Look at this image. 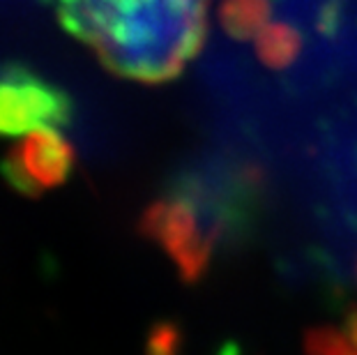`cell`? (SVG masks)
Returning <instances> with one entry per match:
<instances>
[{
  "label": "cell",
  "instance_id": "6da1fadb",
  "mask_svg": "<svg viewBox=\"0 0 357 355\" xmlns=\"http://www.w3.org/2000/svg\"><path fill=\"white\" fill-rule=\"evenodd\" d=\"M56 14L106 70L162 83L201 51L210 0H56Z\"/></svg>",
  "mask_w": 357,
  "mask_h": 355
},
{
  "label": "cell",
  "instance_id": "7a4b0ae2",
  "mask_svg": "<svg viewBox=\"0 0 357 355\" xmlns=\"http://www.w3.org/2000/svg\"><path fill=\"white\" fill-rule=\"evenodd\" d=\"M249 196L233 199L222 185H199V178H187L143 213L141 231L176 263L185 282H199L229 233L242 224L238 210L252 206V201L238 203V199Z\"/></svg>",
  "mask_w": 357,
  "mask_h": 355
},
{
  "label": "cell",
  "instance_id": "3957f363",
  "mask_svg": "<svg viewBox=\"0 0 357 355\" xmlns=\"http://www.w3.org/2000/svg\"><path fill=\"white\" fill-rule=\"evenodd\" d=\"M72 97L24 65L0 67V137L60 130L72 120Z\"/></svg>",
  "mask_w": 357,
  "mask_h": 355
},
{
  "label": "cell",
  "instance_id": "277c9868",
  "mask_svg": "<svg viewBox=\"0 0 357 355\" xmlns=\"http://www.w3.org/2000/svg\"><path fill=\"white\" fill-rule=\"evenodd\" d=\"M74 160L72 143L60 130H35L14 143L0 162V173L17 192L40 196L70 180Z\"/></svg>",
  "mask_w": 357,
  "mask_h": 355
},
{
  "label": "cell",
  "instance_id": "5b68a950",
  "mask_svg": "<svg viewBox=\"0 0 357 355\" xmlns=\"http://www.w3.org/2000/svg\"><path fill=\"white\" fill-rule=\"evenodd\" d=\"M307 355H357V312L339 326H323L307 335Z\"/></svg>",
  "mask_w": 357,
  "mask_h": 355
},
{
  "label": "cell",
  "instance_id": "8992f818",
  "mask_svg": "<svg viewBox=\"0 0 357 355\" xmlns=\"http://www.w3.org/2000/svg\"><path fill=\"white\" fill-rule=\"evenodd\" d=\"M146 355H178L180 351V332L171 323H159L148 337Z\"/></svg>",
  "mask_w": 357,
  "mask_h": 355
}]
</instances>
